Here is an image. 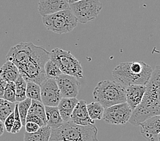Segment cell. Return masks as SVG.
<instances>
[{
	"instance_id": "6da1fadb",
	"label": "cell",
	"mask_w": 160,
	"mask_h": 141,
	"mask_svg": "<svg viewBox=\"0 0 160 141\" xmlns=\"http://www.w3.org/2000/svg\"><path fill=\"white\" fill-rule=\"evenodd\" d=\"M157 115H160V65L155 67L142 101L134 110L129 122L138 126L144 121Z\"/></svg>"
},
{
	"instance_id": "7a4b0ae2",
	"label": "cell",
	"mask_w": 160,
	"mask_h": 141,
	"mask_svg": "<svg viewBox=\"0 0 160 141\" xmlns=\"http://www.w3.org/2000/svg\"><path fill=\"white\" fill-rule=\"evenodd\" d=\"M153 71V68L143 61L124 62L115 67L112 75L115 81L125 87L132 85L146 86Z\"/></svg>"
},
{
	"instance_id": "3957f363",
	"label": "cell",
	"mask_w": 160,
	"mask_h": 141,
	"mask_svg": "<svg viewBox=\"0 0 160 141\" xmlns=\"http://www.w3.org/2000/svg\"><path fill=\"white\" fill-rule=\"evenodd\" d=\"M98 133L95 125H80L68 121L52 129L48 141H98Z\"/></svg>"
},
{
	"instance_id": "277c9868",
	"label": "cell",
	"mask_w": 160,
	"mask_h": 141,
	"mask_svg": "<svg viewBox=\"0 0 160 141\" xmlns=\"http://www.w3.org/2000/svg\"><path fill=\"white\" fill-rule=\"evenodd\" d=\"M50 59V52L45 48L35 45L30 59L21 67L20 74L27 82H33L40 86L46 79L45 64Z\"/></svg>"
},
{
	"instance_id": "5b68a950",
	"label": "cell",
	"mask_w": 160,
	"mask_h": 141,
	"mask_svg": "<svg viewBox=\"0 0 160 141\" xmlns=\"http://www.w3.org/2000/svg\"><path fill=\"white\" fill-rule=\"evenodd\" d=\"M126 87L116 81L104 80L98 83L93 92L96 102L105 109L126 102Z\"/></svg>"
},
{
	"instance_id": "8992f818",
	"label": "cell",
	"mask_w": 160,
	"mask_h": 141,
	"mask_svg": "<svg viewBox=\"0 0 160 141\" xmlns=\"http://www.w3.org/2000/svg\"><path fill=\"white\" fill-rule=\"evenodd\" d=\"M42 22L47 30L58 34L73 31L78 25V20L70 8L42 16Z\"/></svg>"
},
{
	"instance_id": "52a82bcc",
	"label": "cell",
	"mask_w": 160,
	"mask_h": 141,
	"mask_svg": "<svg viewBox=\"0 0 160 141\" xmlns=\"http://www.w3.org/2000/svg\"><path fill=\"white\" fill-rule=\"evenodd\" d=\"M50 58L58 64L63 74L83 78V71L81 64L69 51L56 48L50 52Z\"/></svg>"
},
{
	"instance_id": "ba28073f",
	"label": "cell",
	"mask_w": 160,
	"mask_h": 141,
	"mask_svg": "<svg viewBox=\"0 0 160 141\" xmlns=\"http://www.w3.org/2000/svg\"><path fill=\"white\" fill-rule=\"evenodd\" d=\"M100 0H81L70 4V8L78 22L86 24L95 20L102 10Z\"/></svg>"
},
{
	"instance_id": "9c48e42d",
	"label": "cell",
	"mask_w": 160,
	"mask_h": 141,
	"mask_svg": "<svg viewBox=\"0 0 160 141\" xmlns=\"http://www.w3.org/2000/svg\"><path fill=\"white\" fill-rule=\"evenodd\" d=\"M133 111L127 102L117 104L105 109L102 119L109 124L124 125L130 120Z\"/></svg>"
},
{
	"instance_id": "30bf717a",
	"label": "cell",
	"mask_w": 160,
	"mask_h": 141,
	"mask_svg": "<svg viewBox=\"0 0 160 141\" xmlns=\"http://www.w3.org/2000/svg\"><path fill=\"white\" fill-rule=\"evenodd\" d=\"M41 102L44 106H58L63 98L54 79H47L40 85Z\"/></svg>"
},
{
	"instance_id": "8fae6325",
	"label": "cell",
	"mask_w": 160,
	"mask_h": 141,
	"mask_svg": "<svg viewBox=\"0 0 160 141\" xmlns=\"http://www.w3.org/2000/svg\"><path fill=\"white\" fill-rule=\"evenodd\" d=\"M35 44L32 42H20L14 45L8 52L6 60L12 62L18 68L25 64L32 56Z\"/></svg>"
},
{
	"instance_id": "7c38bea8",
	"label": "cell",
	"mask_w": 160,
	"mask_h": 141,
	"mask_svg": "<svg viewBox=\"0 0 160 141\" xmlns=\"http://www.w3.org/2000/svg\"><path fill=\"white\" fill-rule=\"evenodd\" d=\"M55 80L63 98H77L81 87L77 78L63 73Z\"/></svg>"
},
{
	"instance_id": "4fadbf2b",
	"label": "cell",
	"mask_w": 160,
	"mask_h": 141,
	"mask_svg": "<svg viewBox=\"0 0 160 141\" xmlns=\"http://www.w3.org/2000/svg\"><path fill=\"white\" fill-rule=\"evenodd\" d=\"M70 8L67 0H39L38 9L42 16H48Z\"/></svg>"
},
{
	"instance_id": "5bb4252c",
	"label": "cell",
	"mask_w": 160,
	"mask_h": 141,
	"mask_svg": "<svg viewBox=\"0 0 160 141\" xmlns=\"http://www.w3.org/2000/svg\"><path fill=\"white\" fill-rule=\"evenodd\" d=\"M87 105L85 101H78L70 117V121L72 123L80 125H94L95 121L91 120L89 117Z\"/></svg>"
},
{
	"instance_id": "9a60e30c",
	"label": "cell",
	"mask_w": 160,
	"mask_h": 141,
	"mask_svg": "<svg viewBox=\"0 0 160 141\" xmlns=\"http://www.w3.org/2000/svg\"><path fill=\"white\" fill-rule=\"evenodd\" d=\"M140 133L149 141H155L160 134V115L152 117L140 125Z\"/></svg>"
},
{
	"instance_id": "2e32d148",
	"label": "cell",
	"mask_w": 160,
	"mask_h": 141,
	"mask_svg": "<svg viewBox=\"0 0 160 141\" xmlns=\"http://www.w3.org/2000/svg\"><path fill=\"white\" fill-rule=\"evenodd\" d=\"M147 85H132L126 87V102L134 110L142 102Z\"/></svg>"
},
{
	"instance_id": "e0dca14e",
	"label": "cell",
	"mask_w": 160,
	"mask_h": 141,
	"mask_svg": "<svg viewBox=\"0 0 160 141\" xmlns=\"http://www.w3.org/2000/svg\"><path fill=\"white\" fill-rule=\"evenodd\" d=\"M78 100L77 98H62L58 107L64 122L70 121Z\"/></svg>"
},
{
	"instance_id": "ac0fdd59",
	"label": "cell",
	"mask_w": 160,
	"mask_h": 141,
	"mask_svg": "<svg viewBox=\"0 0 160 141\" xmlns=\"http://www.w3.org/2000/svg\"><path fill=\"white\" fill-rule=\"evenodd\" d=\"M47 125L52 129L60 127L63 124V120L60 115L58 106H45Z\"/></svg>"
},
{
	"instance_id": "d6986e66",
	"label": "cell",
	"mask_w": 160,
	"mask_h": 141,
	"mask_svg": "<svg viewBox=\"0 0 160 141\" xmlns=\"http://www.w3.org/2000/svg\"><path fill=\"white\" fill-rule=\"evenodd\" d=\"M20 75L18 67L10 60H6L0 68V76L8 82H15Z\"/></svg>"
},
{
	"instance_id": "ffe728a7",
	"label": "cell",
	"mask_w": 160,
	"mask_h": 141,
	"mask_svg": "<svg viewBox=\"0 0 160 141\" xmlns=\"http://www.w3.org/2000/svg\"><path fill=\"white\" fill-rule=\"evenodd\" d=\"M52 129L48 125L40 127L36 132L29 133L25 132L23 141H48L51 135Z\"/></svg>"
},
{
	"instance_id": "44dd1931",
	"label": "cell",
	"mask_w": 160,
	"mask_h": 141,
	"mask_svg": "<svg viewBox=\"0 0 160 141\" xmlns=\"http://www.w3.org/2000/svg\"><path fill=\"white\" fill-rule=\"evenodd\" d=\"M87 110H88L89 117L91 120L94 121L101 120L104 115L105 108L100 102H92L91 103L87 105Z\"/></svg>"
},
{
	"instance_id": "7402d4cb",
	"label": "cell",
	"mask_w": 160,
	"mask_h": 141,
	"mask_svg": "<svg viewBox=\"0 0 160 141\" xmlns=\"http://www.w3.org/2000/svg\"><path fill=\"white\" fill-rule=\"evenodd\" d=\"M45 73L47 79H57L63 73L59 68L58 64L54 60L50 58L45 64Z\"/></svg>"
},
{
	"instance_id": "603a6c76",
	"label": "cell",
	"mask_w": 160,
	"mask_h": 141,
	"mask_svg": "<svg viewBox=\"0 0 160 141\" xmlns=\"http://www.w3.org/2000/svg\"><path fill=\"white\" fill-rule=\"evenodd\" d=\"M28 113H32L33 115L39 117L40 119L44 121V124L46 125H47L45 106L41 101L32 100V105L31 106H30Z\"/></svg>"
},
{
	"instance_id": "cb8c5ba5",
	"label": "cell",
	"mask_w": 160,
	"mask_h": 141,
	"mask_svg": "<svg viewBox=\"0 0 160 141\" xmlns=\"http://www.w3.org/2000/svg\"><path fill=\"white\" fill-rule=\"evenodd\" d=\"M26 96L27 98H30L31 100L41 101L40 86L33 82H27Z\"/></svg>"
},
{
	"instance_id": "d4e9b609",
	"label": "cell",
	"mask_w": 160,
	"mask_h": 141,
	"mask_svg": "<svg viewBox=\"0 0 160 141\" xmlns=\"http://www.w3.org/2000/svg\"><path fill=\"white\" fill-rule=\"evenodd\" d=\"M15 83H16V101L20 102L25 101L27 98V81L20 75L15 81Z\"/></svg>"
},
{
	"instance_id": "484cf974",
	"label": "cell",
	"mask_w": 160,
	"mask_h": 141,
	"mask_svg": "<svg viewBox=\"0 0 160 141\" xmlns=\"http://www.w3.org/2000/svg\"><path fill=\"white\" fill-rule=\"evenodd\" d=\"M16 103L0 98V120L4 122L7 117L14 111Z\"/></svg>"
},
{
	"instance_id": "4316f807",
	"label": "cell",
	"mask_w": 160,
	"mask_h": 141,
	"mask_svg": "<svg viewBox=\"0 0 160 141\" xmlns=\"http://www.w3.org/2000/svg\"><path fill=\"white\" fill-rule=\"evenodd\" d=\"M32 101V100H31V99L27 98L25 101L20 102L19 103H17L18 113H19L22 125H25L26 124L27 116H28V111L30 106H31Z\"/></svg>"
},
{
	"instance_id": "83f0119b",
	"label": "cell",
	"mask_w": 160,
	"mask_h": 141,
	"mask_svg": "<svg viewBox=\"0 0 160 141\" xmlns=\"http://www.w3.org/2000/svg\"><path fill=\"white\" fill-rule=\"evenodd\" d=\"M3 98L11 102H16V83L15 82H8L5 88Z\"/></svg>"
},
{
	"instance_id": "f1b7e54d",
	"label": "cell",
	"mask_w": 160,
	"mask_h": 141,
	"mask_svg": "<svg viewBox=\"0 0 160 141\" xmlns=\"http://www.w3.org/2000/svg\"><path fill=\"white\" fill-rule=\"evenodd\" d=\"M22 126L23 125H22L21 119L20 117L19 113H18V104L17 103L14 109V123L12 129H11V133L12 134H17V133L19 132Z\"/></svg>"
},
{
	"instance_id": "f546056e",
	"label": "cell",
	"mask_w": 160,
	"mask_h": 141,
	"mask_svg": "<svg viewBox=\"0 0 160 141\" xmlns=\"http://www.w3.org/2000/svg\"><path fill=\"white\" fill-rule=\"evenodd\" d=\"M14 123V111L8 116L4 121L5 129L8 132L11 133V129L12 128Z\"/></svg>"
},
{
	"instance_id": "4dcf8cb0",
	"label": "cell",
	"mask_w": 160,
	"mask_h": 141,
	"mask_svg": "<svg viewBox=\"0 0 160 141\" xmlns=\"http://www.w3.org/2000/svg\"><path fill=\"white\" fill-rule=\"evenodd\" d=\"M28 121H32V122L38 124L40 125V127H42L46 125L44 123V121L42 120L39 117H38L30 113H28V116H27L26 119V122H28Z\"/></svg>"
},
{
	"instance_id": "1f68e13d",
	"label": "cell",
	"mask_w": 160,
	"mask_h": 141,
	"mask_svg": "<svg viewBox=\"0 0 160 141\" xmlns=\"http://www.w3.org/2000/svg\"><path fill=\"white\" fill-rule=\"evenodd\" d=\"M25 132H29V133H33L37 132L40 129V125L37 124L32 121H28V122H26L25 125Z\"/></svg>"
},
{
	"instance_id": "d6a6232c",
	"label": "cell",
	"mask_w": 160,
	"mask_h": 141,
	"mask_svg": "<svg viewBox=\"0 0 160 141\" xmlns=\"http://www.w3.org/2000/svg\"><path fill=\"white\" fill-rule=\"evenodd\" d=\"M7 83L8 82H6V80L3 79L1 76H0V98H3Z\"/></svg>"
},
{
	"instance_id": "836d02e7",
	"label": "cell",
	"mask_w": 160,
	"mask_h": 141,
	"mask_svg": "<svg viewBox=\"0 0 160 141\" xmlns=\"http://www.w3.org/2000/svg\"><path fill=\"white\" fill-rule=\"evenodd\" d=\"M4 130H5L4 122L2 121V120H0V136H2L3 135V133H4Z\"/></svg>"
},
{
	"instance_id": "e575fe53",
	"label": "cell",
	"mask_w": 160,
	"mask_h": 141,
	"mask_svg": "<svg viewBox=\"0 0 160 141\" xmlns=\"http://www.w3.org/2000/svg\"><path fill=\"white\" fill-rule=\"evenodd\" d=\"M79 1H81V0H67V2H68L69 4H72V3H74Z\"/></svg>"
},
{
	"instance_id": "d590c367",
	"label": "cell",
	"mask_w": 160,
	"mask_h": 141,
	"mask_svg": "<svg viewBox=\"0 0 160 141\" xmlns=\"http://www.w3.org/2000/svg\"><path fill=\"white\" fill-rule=\"evenodd\" d=\"M158 141H160V136H158Z\"/></svg>"
}]
</instances>
